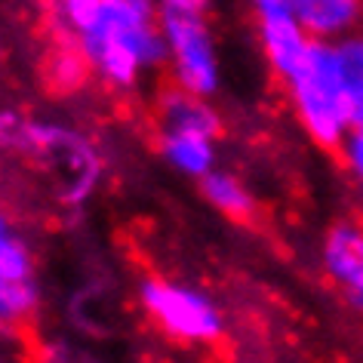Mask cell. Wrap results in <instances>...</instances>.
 I'll return each mask as SVG.
<instances>
[{"label": "cell", "instance_id": "6da1fadb", "mask_svg": "<svg viewBox=\"0 0 363 363\" xmlns=\"http://www.w3.org/2000/svg\"><path fill=\"white\" fill-rule=\"evenodd\" d=\"M68 43H74L89 74L114 89H130L145 71L167 62L157 0H96L68 31Z\"/></svg>", "mask_w": 363, "mask_h": 363}, {"label": "cell", "instance_id": "7a4b0ae2", "mask_svg": "<svg viewBox=\"0 0 363 363\" xmlns=\"http://www.w3.org/2000/svg\"><path fill=\"white\" fill-rule=\"evenodd\" d=\"M298 126L320 148H339L354 126V89L335 56V43L314 40L308 56L284 80Z\"/></svg>", "mask_w": 363, "mask_h": 363}, {"label": "cell", "instance_id": "3957f363", "mask_svg": "<svg viewBox=\"0 0 363 363\" xmlns=\"http://www.w3.org/2000/svg\"><path fill=\"white\" fill-rule=\"evenodd\" d=\"M160 34H163V47H167L163 68L169 71L172 84L206 99L219 93L222 59L210 16L201 13L160 16Z\"/></svg>", "mask_w": 363, "mask_h": 363}, {"label": "cell", "instance_id": "277c9868", "mask_svg": "<svg viewBox=\"0 0 363 363\" xmlns=\"http://www.w3.org/2000/svg\"><path fill=\"white\" fill-rule=\"evenodd\" d=\"M142 308L167 335L182 342H216L225 333V317L201 289L176 280L148 277L139 286Z\"/></svg>", "mask_w": 363, "mask_h": 363}, {"label": "cell", "instance_id": "5b68a950", "mask_svg": "<svg viewBox=\"0 0 363 363\" xmlns=\"http://www.w3.org/2000/svg\"><path fill=\"white\" fill-rule=\"evenodd\" d=\"M250 13H252L256 40H259L262 56H265V65L284 84L302 65L314 38L296 19L293 0H250Z\"/></svg>", "mask_w": 363, "mask_h": 363}, {"label": "cell", "instance_id": "8992f818", "mask_svg": "<svg viewBox=\"0 0 363 363\" xmlns=\"http://www.w3.org/2000/svg\"><path fill=\"white\" fill-rule=\"evenodd\" d=\"M38 308L34 259L0 213V323H22Z\"/></svg>", "mask_w": 363, "mask_h": 363}, {"label": "cell", "instance_id": "52a82bcc", "mask_svg": "<svg viewBox=\"0 0 363 363\" xmlns=\"http://www.w3.org/2000/svg\"><path fill=\"white\" fill-rule=\"evenodd\" d=\"M323 271L348 305L363 317V225L339 222L333 225L320 250Z\"/></svg>", "mask_w": 363, "mask_h": 363}, {"label": "cell", "instance_id": "ba28073f", "mask_svg": "<svg viewBox=\"0 0 363 363\" xmlns=\"http://www.w3.org/2000/svg\"><path fill=\"white\" fill-rule=\"evenodd\" d=\"M293 10L314 40L335 43L363 28V0H293Z\"/></svg>", "mask_w": 363, "mask_h": 363}, {"label": "cell", "instance_id": "9c48e42d", "mask_svg": "<svg viewBox=\"0 0 363 363\" xmlns=\"http://www.w3.org/2000/svg\"><path fill=\"white\" fill-rule=\"evenodd\" d=\"M157 121H160V130H194V133H206V135H219V130H222L219 111L210 105V99L194 96L176 84L160 93Z\"/></svg>", "mask_w": 363, "mask_h": 363}, {"label": "cell", "instance_id": "30bf717a", "mask_svg": "<svg viewBox=\"0 0 363 363\" xmlns=\"http://www.w3.org/2000/svg\"><path fill=\"white\" fill-rule=\"evenodd\" d=\"M157 145L163 160L182 176L203 179L210 169H216V135L194 130H160Z\"/></svg>", "mask_w": 363, "mask_h": 363}, {"label": "cell", "instance_id": "8fae6325", "mask_svg": "<svg viewBox=\"0 0 363 363\" xmlns=\"http://www.w3.org/2000/svg\"><path fill=\"white\" fill-rule=\"evenodd\" d=\"M201 191L216 210L231 216V219H250L252 210H256L252 191L243 185V179H238L228 169H210L201 179Z\"/></svg>", "mask_w": 363, "mask_h": 363}, {"label": "cell", "instance_id": "7c38bea8", "mask_svg": "<svg viewBox=\"0 0 363 363\" xmlns=\"http://www.w3.org/2000/svg\"><path fill=\"white\" fill-rule=\"evenodd\" d=\"M335 56L342 62V71L348 77L351 89L357 93L363 86V31H354L348 38L335 40Z\"/></svg>", "mask_w": 363, "mask_h": 363}, {"label": "cell", "instance_id": "4fadbf2b", "mask_svg": "<svg viewBox=\"0 0 363 363\" xmlns=\"http://www.w3.org/2000/svg\"><path fill=\"white\" fill-rule=\"evenodd\" d=\"M339 157L345 163V169L363 185V126H351L348 135L339 142Z\"/></svg>", "mask_w": 363, "mask_h": 363}, {"label": "cell", "instance_id": "5bb4252c", "mask_svg": "<svg viewBox=\"0 0 363 363\" xmlns=\"http://www.w3.org/2000/svg\"><path fill=\"white\" fill-rule=\"evenodd\" d=\"M47 6L52 10V16H56V22H59V28L62 31H71L74 25L84 19V16L96 6V0H47Z\"/></svg>", "mask_w": 363, "mask_h": 363}, {"label": "cell", "instance_id": "9a60e30c", "mask_svg": "<svg viewBox=\"0 0 363 363\" xmlns=\"http://www.w3.org/2000/svg\"><path fill=\"white\" fill-rule=\"evenodd\" d=\"M213 4H216V0H157V10H160V16H169V13H201V16H210Z\"/></svg>", "mask_w": 363, "mask_h": 363}, {"label": "cell", "instance_id": "2e32d148", "mask_svg": "<svg viewBox=\"0 0 363 363\" xmlns=\"http://www.w3.org/2000/svg\"><path fill=\"white\" fill-rule=\"evenodd\" d=\"M354 126H363V86L354 93Z\"/></svg>", "mask_w": 363, "mask_h": 363}]
</instances>
